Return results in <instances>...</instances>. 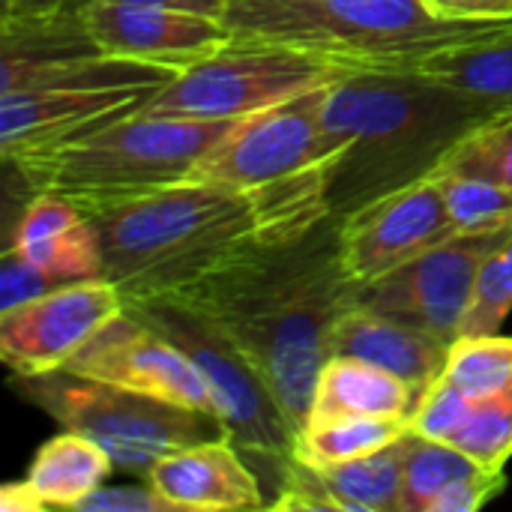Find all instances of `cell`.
I'll list each match as a JSON object with an SVG mask.
<instances>
[{"instance_id":"obj_1","label":"cell","mask_w":512,"mask_h":512,"mask_svg":"<svg viewBox=\"0 0 512 512\" xmlns=\"http://www.w3.org/2000/svg\"><path fill=\"white\" fill-rule=\"evenodd\" d=\"M339 216L258 237L174 297L213 321L258 369L300 435L336 318L357 300L339 255Z\"/></svg>"},{"instance_id":"obj_2","label":"cell","mask_w":512,"mask_h":512,"mask_svg":"<svg viewBox=\"0 0 512 512\" xmlns=\"http://www.w3.org/2000/svg\"><path fill=\"white\" fill-rule=\"evenodd\" d=\"M324 216L333 213L318 168L261 189L183 180L90 219L102 276L135 306L180 294L258 237L297 234Z\"/></svg>"},{"instance_id":"obj_3","label":"cell","mask_w":512,"mask_h":512,"mask_svg":"<svg viewBox=\"0 0 512 512\" xmlns=\"http://www.w3.org/2000/svg\"><path fill=\"white\" fill-rule=\"evenodd\" d=\"M489 117L495 114L414 66L360 69L330 84L321 102L333 147L324 165L330 213L342 219L432 177Z\"/></svg>"},{"instance_id":"obj_4","label":"cell","mask_w":512,"mask_h":512,"mask_svg":"<svg viewBox=\"0 0 512 512\" xmlns=\"http://www.w3.org/2000/svg\"><path fill=\"white\" fill-rule=\"evenodd\" d=\"M237 120L123 114L57 144L27 150L12 165L30 192H51L87 216L147 198L192 177L195 165Z\"/></svg>"},{"instance_id":"obj_5","label":"cell","mask_w":512,"mask_h":512,"mask_svg":"<svg viewBox=\"0 0 512 512\" xmlns=\"http://www.w3.org/2000/svg\"><path fill=\"white\" fill-rule=\"evenodd\" d=\"M222 21L237 45H288L360 69H411L501 24L447 21L423 0H225Z\"/></svg>"},{"instance_id":"obj_6","label":"cell","mask_w":512,"mask_h":512,"mask_svg":"<svg viewBox=\"0 0 512 512\" xmlns=\"http://www.w3.org/2000/svg\"><path fill=\"white\" fill-rule=\"evenodd\" d=\"M18 387L21 396L54 417L60 429L78 432L99 444L111 456L114 471L144 480L156 462L183 447L231 438L225 420L216 414L90 381L63 369L18 378Z\"/></svg>"},{"instance_id":"obj_7","label":"cell","mask_w":512,"mask_h":512,"mask_svg":"<svg viewBox=\"0 0 512 512\" xmlns=\"http://www.w3.org/2000/svg\"><path fill=\"white\" fill-rule=\"evenodd\" d=\"M177 69L129 57H87L0 93V153L15 159L141 111Z\"/></svg>"},{"instance_id":"obj_8","label":"cell","mask_w":512,"mask_h":512,"mask_svg":"<svg viewBox=\"0 0 512 512\" xmlns=\"http://www.w3.org/2000/svg\"><path fill=\"white\" fill-rule=\"evenodd\" d=\"M360 72L288 45H237L180 69L141 111L156 117L240 120Z\"/></svg>"},{"instance_id":"obj_9","label":"cell","mask_w":512,"mask_h":512,"mask_svg":"<svg viewBox=\"0 0 512 512\" xmlns=\"http://www.w3.org/2000/svg\"><path fill=\"white\" fill-rule=\"evenodd\" d=\"M126 309L174 342L198 366L237 450L270 462L285 492L297 432L249 357L213 321L177 300H147Z\"/></svg>"},{"instance_id":"obj_10","label":"cell","mask_w":512,"mask_h":512,"mask_svg":"<svg viewBox=\"0 0 512 512\" xmlns=\"http://www.w3.org/2000/svg\"><path fill=\"white\" fill-rule=\"evenodd\" d=\"M324 93L327 87L240 117L195 165L189 180L261 189L324 168L333 159L321 126Z\"/></svg>"},{"instance_id":"obj_11","label":"cell","mask_w":512,"mask_h":512,"mask_svg":"<svg viewBox=\"0 0 512 512\" xmlns=\"http://www.w3.org/2000/svg\"><path fill=\"white\" fill-rule=\"evenodd\" d=\"M510 231L512 228H498L480 234H453L399 270L360 285L357 300L435 336L444 345H453L462 336L480 267Z\"/></svg>"},{"instance_id":"obj_12","label":"cell","mask_w":512,"mask_h":512,"mask_svg":"<svg viewBox=\"0 0 512 512\" xmlns=\"http://www.w3.org/2000/svg\"><path fill=\"white\" fill-rule=\"evenodd\" d=\"M126 300L108 279H84L0 312V357L15 378H36L66 366Z\"/></svg>"},{"instance_id":"obj_13","label":"cell","mask_w":512,"mask_h":512,"mask_svg":"<svg viewBox=\"0 0 512 512\" xmlns=\"http://www.w3.org/2000/svg\"><path fill=\"white\" fill-rule=\"evenodd\" d=\"M63 372L219 417L213 393L198 366L174 342L144 324L132 309L108 321L81 351H75Z\"/></svg>"},{"instance_id":"obj_14","label":"cell","mask_w":512,"mask_h":512,"mask_svg":"<svg viewBox=\"0 0 512 512\" xmlns=\"http://www.w3.org/2000/svg\"><path fill=\"white\" fill-rule=\"evenodd\" d=\"M438 177L396 189L363 204L339 222V255L345 273L357 282H375L426 249L453 237Z\"/></svg>"},{"instance_id":"obj_15","label":"cell","mask_w":512,"mask_h":512,"mask_svg":"<svg viewBox=\"0 0 512 512\" xmlns=\"http://www.w3.org/2000/svg\"><path fill=\"white\" fill-rule=\"evenodd\" d=\"M78 15L84 30L105 54L171 66L177 72L222 51L231 42L222 18L183 9L81 0Z\"/></svg>"},{"instance_id":"obj_16","label":"cell","mask_w":512,"mask_h":512,"mask_svg":"<svg viewBox=\"0 0 512 512\" xmlns=\"http://www.w3.org/2000/svg\"><path fill=\"white\" fill-rule=\"evenodd\" d=\"M147 483L177 510H261L267 498L231 438L183 447L153 465Z\"/></svg>"},{"instance_id":"obj_17","label":"cell","mask_w":512,"mask_h":512,"mask_svg":"<svg viewBox=\"0 0 512 512\" xmlns=\"http://www.w3.org/2000/svg\"><path fill=\"white\" fill-rule=\"evenodd\" d=\"M330 357H354L366 360L372 366H381L408 384L429 390L447 366V351L450 345L438 342L435 336L384 315L378 309H369L366 303L354 300L333 324L330 342H327Z\"/></svg>"},{"instance_id":"obj_18","label":"cell","mask_w":512,"mask_h":512,"mask_svg":"<svg viewBox=\"0 0 512 512\" xmlns=\"http://www.w3.org/2000/svg\"><path fill=\"white\" fill-rule=\"evenodd\" d=\"M9 249L66 285L105 279L102 243L93 219L51 192H33V201L24 207L12 231Z\"/></svg>"},{"instance_id":"obj_19","label":"cell","mask_w":512,"mask_h":512,"mask_svg":"<svg viewBox=\"0 0 512 512\" xmlns=\"http://www.w3.org/2000/svg\"><path fill=\"white\" fill-rule=\"evenodd\" d=\"M423 393L426 390L366 360L327 357L315 384L306 426H324V423L348 420V417L411 420Z\"/></svg>"},{"instance_id":"obj_20","label":"cell","mask_w":512,"mask_h":512,"mask_svg":"<svg viewBox=\"0 0 512 512\" xmlns=\"http://www.w3.org/2000/svg\"><path fill=\"white\" fill-rule=\"evenodd\" d=\"M423 75L465 93L489 114L512 108V18L495 24L486 36L444 48L423 63Z\"/></svg>"},{"instance_id":"obj_21","label":"cell","mask_w":512,"mask_h":512,"mask_svg":"<svg viewBox=\"0 0 512 512\" xmlns=\"http://www.w3.org/2000/svg\"><path fill=\"white\" fill-rule=\"evenodd\" d=\"M114 471L111 456L90 438L63 429L57 438L45 441L30 462L27 486L42 501V507L75 510L90 492H96Z\"/></svg>"},{"instance_id":"obj_22","label":"cell","mask_w":512,"mask_h":512,"mask_svg":"<svg viewBox=\"0 0 512 512\" xmlns=\"http://www.w3.org/2000/svg\"><path fill=\"white\" fill-rule=\"evenodd\" d=\"M405 438L354 462L327 468L309 465L333 512H402Z\"/></svg>"},{"instance_id":"obj_23","label":"cell","mask_w":512,"mask_h":512,"mask_svg":"<svg viewBox=\"0 0 512 512\" xmlns=\"http://www.w3.org/2000/svg\"><path fill=\"white\" fill-rule=\"evenodd\" d=\"M411 432L408 420L390 417H348L324 426H306L294 441V459L327 468L372 456Z\"/></svg>"},{"instance_id":"obj_24","label":"cell","mask_w":512,"mask_h":512,"mask_svg":"<svg viewBox=\"0 0 512 512\" xmlns=\"http://www.w3.org/2000/svg\"><path fill=\"white\" fill-rule=\"evenodd\" d=\"M435 177L456 234L512 228V189L501 180L459 168H438Z\"/></svg>"},{"instance_id":"obj_25","label":"cell","mask_w":512,"mask_h":512,"mask_svg":"<svg viewBox=\"0 0 512 512\" xmlns=\"http://www.w3.org/2000/svg\"><path fill=\"white\" fill-rule=\"evenodd\" d=\"M489 468L477 465L459 447L447 441H429L414 432L405 438V483H402V512H426L429 501L459 480L483 474Z\"/></svg>"},{"instance_id":"obj_26","label":"cell","mask_w":512,"mask_h":512,"mask_svg":"<svg viewBox=\"0 0 512 512\" xmlns=\"http://www.w3.org/2000/svg\"><path fill=\"white\" fill-rule=\"evenodd\" d=\"M444 381L471 399H489L512 387V336H459L447 351Z\"/></svg>"},{"instance_id":"obj_27","label":"cell","mask_w":512,"mask_h":512,"mask_svg":"<svg viewBox=\"0 0 512 512\" xmlns=\"http://www.w3.org/2000/svg\"><path fill=\"white\" fill-rule=\"evenodd\" d=\"M489 471H504L512 456V387L474 402L468 420L450 441Z\"/></svg>"},{"instance_id":"obj_28","label":"cell","mask_w":512,"mask_h":512,"mask_svg":"<svg viewBox=\"0 0 512 512\" xmlns=\"http://www.w3.org/2000/svg\"><path fill=\"white\" fill-rule=\"evenodd\" d=\"M512 312V231L507 240L483 261L474 288L471 309L462 324V336L501 333V324Z\"/></svg>"},{"instance_id":"obj_29","label":"cell","mask_w":512,"mask_h":512,"mask_svg":"<svg viewBox=\"0 0 512 512\" xmlns=\"http://www.w3.org/2000/svg\"><path fill=\"white\" fill-rule=\"evenodd\" d=\"M441 168L486 174L512 189V108L489 117L480 129H474Z\"/></svg>"},{"instance_id":"obj_30","label":"cell","mask_w":512,"mask_h":512,"mask_svg":"<svg viewBox=\"0 0 512 512\" xmlns=\"http://www.w3.org/2000/svg\"><path fill=\"white\" fill-rule=\"evenodd\" d=\"M477 399H471L468 393H462L459 387H453L450 381L438 378L417 402L408 426L414 435L429 438V441H453V435L459 432V426L468 420L471 408Z\"/></svg>"},{"instance_id":"obj_31","label":"cell","mask_w":512,"mask_h":512,"mask_svg":"<svg viewBox=\"0 0 512 512\" xmlns=\"http://www.w3.org/2000/svg\"><path fill=\"white\" fill-rule=\"evenodd\" d=\"M66 282L36 270L30 261H24L15 249L6 246L0 258V312H9L33 297H42L54 288H63Z\"/></svg>"},{"instance_id":"obj_32","label":"cell","mask_w":512,"mask_h":512,"mask_svg":"<svg viewBox=\"0 0 512 512\" xmlns=\"http://www.w3.org/2000/svg\"><path fill=\"white\" fill-rule=\"evenodd\" d=\"M78 512H180L171 501H165L150 483L147 486H99L84 501H78Z\"/></svg>"},{"instance_id":"obj_33","label":"cell","mask_w":512,"mask_h":512,"mask_svg":"<svg viewBox=\"0 0 512 512\" xmlns=\"http://www.w3.org/2000/svg\"><path fill=\"white\" fill-rule=\"evenodd\" d=\"M504 486H507L504 471H483V474L459 480L450 489H444L441 495H435L426 512H474L486 507L492 498H498L504 492Z\"/></svg>"},{"instance_id":"obj_34","label":"cell","mask_w":512,"mask_h":512,"mask_svg":"<svg viewBox=\"0 0 512 512\" xmlns=\"http://www.w3.org/2000/svg\"><path fill=\"white\" fill-rule=\"evenodd\" d=\"M423 6L447 21H504L512 18V0H423Z\"/></svg>"},{"instance_id":"obj_35","label":"cell","mask_w":512,"mask_h":512,"mask_svg":"<svg viewBox=\"0 0 512 512\" xmlns=\"http://www.w3.org/2000/svg\"><path fill=\"white\" fill-rule=\"evenodd\" d=\"M81 0H3L0 24H27V21H45L57 18L69 9H75Z\"/></svg>"},{"instance_id":"obj_36","label":"cell","mask_w":512,"mask_h":512,"mask_svg":"<svg viewBox=\"0 0 512 512\" xmlns=\"http://www.w3.org/2000/svg\"><path fill=\"white\" fill-rule=\"evenodd\" d=\"M0 510L3 512H39L45 510L42 501L33 495V489L27 486V480L21 483H9L3 486V495H0Z\"/></svg>"},{"instance_id":"obj_37","label":"cell","mask_w":512,"mask_h":512,"mask_svg":"<svg viewBox=\"0 0 512 512\" xmlns=\"http://www.w3.org/2000/svg\"><path fill=\"white\" fill-rule=\"evenodd\" d=\"M111 3H138V6H165V9H183V12H198L210 18H222L225 0H111Z\"/></svg>"}]
</instances>
